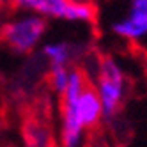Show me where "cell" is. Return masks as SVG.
<instances>
[{
    "label": "cell",
    "mask_w": 147,
    "mask_h": 147,
    "mask_svg": "<svg viewBox=\"0 0 147 147\" xmlns=\"http://www.w3.org/2000/svg\"><path fill=\"white\" fill-rule=\"evenodd\" d=\"M103 119L101 101L92 85H87L80 96L62 99L60 144L62 147H83L85 131L98 126Z\"/></svg>",
    "instance_id": "1"
},
{
    "label": "cell",
    "mask_w": 147,
    "mask_h": 147,
    "mask_svg": "<svg viewBox=\"0 0 147 147\" xmlns=\"http://www.w3.org/2000/svg\"><path fill=\"white\" fill-rule=\"evenodd\" d=\"M92 87L101 101L103 119L115 117L128 94V80L119 62L112 57H101L96 62Z\"/></svg>",
    "instance_id": "2"
},
{
    "label": "cell",
    "mask_w": 147,
    "mask_h": 147,
    "mask_svg": "<svg viewBox=\"0 0 147 147\" xmlns=\"http://www.w3.org/2000/svg\"><path fill=\"white\" fill-rule=\"evenodd\" d=\"M48 22L41 16L18 13L0 25V41L16 55H28L41 45Z\"/></svg>",
    "instance_id": "3"
},
{
    "label": "cell",
    "mask_w": 147,
    "mask_h": 147,
    "mask_svg": "<svg viewBox=\"0 0 147 147\" xmlns=\"http://www.w3.org/2000/svg\"><path fill=\"white\" fill-rule=\"evenodd\" d=\"M112 32L122 41L147 46V0H128L126 13L112 22Z\"/></svg>",
    "instance_id": "4"
},
{
    "label": "cell",
    "mask_w": 147,
    "mask_h": 147,
    "mask_svg": "<svg viewBox=\"0 0 147 147\" xmlns=\"http://www.w3.org/2000/svg\"><path fill=\"white\" fill-rule=\"evenodd\" d=\"M11 4L18 13H28L41 18H53L67 22L71 0H11Z\"/></svg>",
    "instance_id": "5"
},
{
    "label": "cell",
    "mask_w": 147,
    "mask_h": 147,
    "mask_svg": "<svg viewBox=\"0 0 147 147\" xmlns=\"http://www.w3.org/2000/svg\"><path fill=\"white\" fill-rule=\"evenodd\" d=\"M41 51L48 62V67H71V60L75 59V46L67 41H50L43 46Z\"/></svg>",
    "instance_id": "6"
},
{
    "label": "cell",
    "mask_w": 147,
    "mask_h": 147,
    "mask_svg": "<svg viewBox=\"0 0 147 147\" xmlns=\"http://www.w3.org/2000/svg\"><path fill=\"white\" fill-rule=\"evenodd\" d=\"M25 140L28 147H50L51 135L45 124L37 121H28L25 124Z\"/></svg>",
    "instance_id": "7"
},
{
    "label": "cell",
    "mask_w": 147,
    "mask_h": 147,
    "mask_svg": "<svg viewBox=\"0 0 147 147\" xmlns=\"http://www.w3.org/2000/svg\"><path fill=\"white\" fill-rule=\"evenodd\" d=\"M69 71H71V67H66V66L48 67V80H50V85H51V89H53V92H57L59 96H62V92H64L66 87H67Z\"/></svg>",
    "instance_id": "8"
},
{
    "label": "cell",
    "mask_w": 147,
    "mask_h": 147,
    "mask_svg": "<svg viewBox=\"0 0 147 147\" xmlns=\"http://www.w3.org/2000/svg\"><path fill=\"white\" fill-rule=\"evenodd\" d=\"M2 20H4V11H2V7H0V25H2Z\"/></svg>",
    "instance_id": "9"
},
{
    "label": "cell",
    "mask_w": 147,
    "mask_h": 147,
    "mask_svg": "<svg viewBox=\"0 0 147 147\" xmlns=\"http://www.w3.org/2000/svg\"><path fill=\"white\" fill-rule=\"evenodd\" d=\"M7 2H11V0H0V7H2L4 4H7Z\"/></svg>",
    "instance_id": "10"
}]
</instances>
